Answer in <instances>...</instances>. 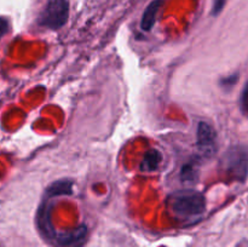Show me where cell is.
Returning <instances> with one entry per match:
<instances>
[{
	"instance_id": "52a82bcc",
	"label": "cell",
	"mask_w": 248,
	"mask_h": 247,
	"mask_svg": "<svg viewBox=\"0 0 248 247\" xmlns=\"http://www.w3.org/2000/svg\"><path fill=\"white\" fill-rule=\"evenodd\" d=\"M161 161L162 155L160 154L159 150H149L148 153H145L144 159H143L142 164H140V170L143 172H153L159 169Z\"/></svg>"
},
{
	"instance_id": "277c9868",
	"label": "cell",
	"mask_w": 248,
	"mask_h": 247,
	"mask_svg": "<svg viewBox=\"0 0 248 247\" xmlns=\"http://www.w3.org/2000/svg\"><path fill=\"white\" fill-rule=\"evenodd\" d=\"M217 138L216 132L207 123L201 121L198 126V148L205 156L215 154Z\"/></svg>"
},
{
	"instance_id": "9c48e42d",
	"label": "cell",
	"mask_w": 248,
	"mask_h": 247,
	"mask_svg": "<svg viewBox=\"0 0 248 247\" xmlns=\"http://www.w3.org/2000/svg\"><path fill=\"white\" fill-rule=\"evenodd\" d=\"M225 5V0H213V9H212V14L215 16H218L220 14L223 9H224Z\"/></svg>"
},
{
	"instance_id": "3957f363",
	"label": "cell",
	"mask_w": 248,
	"mask_h": 247,
	"mask_svg": "<svg viewBox=\"0 0 248 247\" xmlns=\"http://www.w3.org/2000/svg\"><path fill=\"white\" fill-rule=\"evenodd\" d=\"M69 17L68 0H47L39 16V24L50 29H58L65 24Z\"/></svg>"
},
{
	"instance_id": "8992f818",
	"label": "cell",
	"mask_w": 248,
	"mask_h": 247,
	"mask_svg": "<svg viewBox=\"0 0 248 247\" xmlns=\"http://www.w3.org/2000/svg\"><path fill=\"white\" fill-rule=\"evenodd\" d=\"M162 4V0H154L150 2L145 9L144 14L142 16V21H140V28L145 31H149L150 29L154 27L155 19H156V15L159 12L160 6Z\"/></svg>"
},
{
	"instance_id": "5b68a950",
	"label": "cell",
	"mask_w": 248,
	"mask_h": 247,
	"mask_svg": "<svg viewBox=\"0 0 248 247\" xmlns=\"http://www.w3.org/2000/svg\"><path fill=\"white\" fill-rule=\"evenodd\" d=\"M85 237H86V228L81 227L80 229L57 235L56 244L60 247H77L85 241Z\"/></svg>"
},
{
	"instance_id": "ba28073f",
	"label": "cell",
	"mask_w": 248,
	"mask_h": 247,
	"mask_svg": "<svg viewBox=\"0 0 248 247\" xmlns=\"http://www.w3.org/2000/svg\"><path fill=\"white\" fill-rule=\"evenodd\" d=\"M48 195L57 196L64 195V194H72V182L69 181H58L53 183L47 190Z\"/></svg>"
},
{
	"instance_id": "7a4b0ae2",
	"label": "cell",
	"mask_w": 248,
	"mask_h": 247,
	"mask_svg": "<svg viewBox=\"0 0 248 247\" xmlns=\"http://www.w3.org/2000/svg\"><path fill=\"white\" fill-rule=\"evenodd\" d=\"M220 166L230 178L245 182L248 177V148L242 144L230 147L223 155Z\"/></svg>"
},
{
	"instance_id": "6da1fadb",
	"label": "cell",
	"mask_w": 248,
	"mask_h": 247,
	"mask_svg": "<svg viewBox=\"0 0 248 247\" xmlns=\"http://www.w3.org/2000/svg\"><path fill=\"white\" fill-rule=\"evenodd\" d=\"M170 206L174 215L183 219L199 218L206 211V199L202 193L196 190H181L170 199Z\"/></svg>"
}]
</instances>
